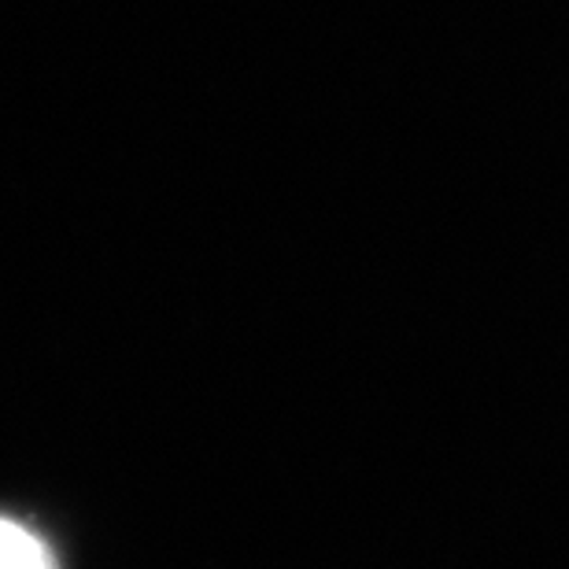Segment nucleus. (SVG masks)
Listing matches in <instances>:
<instances>
[{"label": "nucleus", "instance_id": "obj_1", "mask_svg": "<svg viewBox=\"0 0 569 569\" xmlns=\"http://www.w3.org/2000/svg\"><path fill=\"white\" fill-rule=\"evenodd\" d=\"M0 569H56V559L27 526L0 518Z\"/></svg>", "mask_w": 569, "mask_h": 569}]
</instances>
